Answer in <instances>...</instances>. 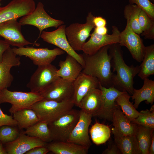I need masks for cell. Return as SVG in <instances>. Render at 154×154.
Segmentation results:
<instances>
[{"label": "cell", "mask_w": 154, "mask_h": 154, "mask_svg": "<svg viewBox=\"0 0 154 154\" xmlns=\"http://www.w3.org/2000/svg\"><path fill=\"white\" fill-rule=\"evenodd\" d=\"M35 8L33 0H13L6 5L0 7V24L27 15Z\"/></svg>", "instance_id": "14"}, {"label": "cell", "mask_w": 154, "mask_h": 154, "mask_svg": "<svg viewBox=\"0 0 154 154\" xmlns=\"http://www.w3.org/2000/svg\"><path fill=\"white\" fill-rule=\"evenodd\" d=\"M20 130L26 129L40 120L35 111L31 108H25L17 111L13 114Z\"/></svg>", "instance_id": "27"}, {"label": "cell", "mask_w": 154, "mask_h": 154, "mask_svg": "<svg viewBox=\"0 0 154 154\" xmlns=\"http://www.w3.org/2000/svg\"><path fill=\"white\" fill-rule=\"evenodd\" d=\"M131 98L134 100L133 106L136 109L144 101L147 104H152L154 101V81L148 78L144 79L142 87L139 89L134 88Z\"/></svg>", "instance_id": "24"}, {"label": "cell", "mask_w": 154, "mask_h": 154, "mask_svg": "<svg viewBox=\"0 0 154 154\" xmlns=\"http://www.w3.org/2000/svg\"><path fill=\"white\" fill-rule=\"evenodd\" d=\"M99 88L101 91V105L99 110L93 117L112 121L114 111L119 106L116 100L124 91H121L113 86L106 88L100 84Z\"/></svg>", "instance_id": "12"}, {"label": "cell", "mask_w": 154, "mask_h": 154, "mask_svg": "<svg viewBox=\"0 0 154 154\" xmlns=\"http://www.w3.org/2000/svg\"><path fill=\"white\" fill-rule=\"evenodd\" d=\"M97 33L102 35L107 34L108 30L107 28L105 27H95L94 30Z\"/></svg>", "instance_id": "44"}, {"label": "cell", "mask_w": 154, "mask_h": 154, "mask_svg": "<svg viewBox=\"0 0 154 154\" xmlns=\"http://www.w3.org/2000/svg\"><path fill=\"white\" fill-rule=\"evenodd\" d=\"M111 132L108 126L98 122L92 125L90 130L92 141L97 145L106 143L110 137Z\"/></svg>", "instance_id": "33"}, {"label": "cell", "mask_w": 154, "mask_h": 154, "mask_svg": "<svg viewBox=\"0 0 154 154\" xmlns=\"http://www.w3.org/2000/svg\"><path fill=\"white\" fill-rule=\"evenodd\" d=\"M112 28L111 34L100 35L94 30L90 35L89 39L85 42L82 46V50L83 53L88 55H92L105 46L119 43L120 32L117 27L113 26Z\"/></svg>", "instance_id": "15"}, {"label": "cell", "mask_w": 154, "mask_h": 154, "mask_svg": "<svg viewBox=\"0 0 154 154\" xmlns=\"http://www.w3.org/2000/svg\"><path fill=\"white\" fill-rule=\"evenodd\" d=\"M94 16L89 12L84 24L73 23L66 27L65 34L68 42L75 51L82 50V46L90 33L95 27L93 22Z\"/></svg>", "instance_id": "6"}, {"label": "cell", "mask_w": 154, "mask_h": 154, "mask_svg": "<svg viewBox=\"0 0 154 154\" xmlns=\"http://www.w3.org/2000/svg\"><path fill=\"white\" fill-rule=\"evenodd\" d=\"M152 3H154V0H150Z\"/></svg>", "instance_id": "47"}, {"label": "cell", "mask_w": 154, "mask_h": 154, "mask_svg": "<svg viewBox=\"0 0 154 154\" xmlns=\"http://www.w3.org/2000/svg\"><path fill=\"white\" fill-rule=\"evenodd\" d=\"M57 70L51 64L38 66L31 77L27 87L30 92L39 93L59 77L57 75Z\"/></svg>", "instance_id": "9"}, {"label": "cell", "mask_w": 154, "mask_h": 154, "mask_svg": "<svg viewBox=\"0 0 154 154\" xmlns=\"http://www.w3.org/2000/svg\"><path fill=\"white\" fill-rule=\"evenodd\" d=\"M98 79L82 72L73 82L74 92L72 98L74 106L79 107L83 97L92 89L99 88Z\"/></svg>", "instance_id": "20"}, {"label": "cell", "mask_w": 154, "mask_h": 154, "mask_svg": "<svg viewBox=\"0 0 154 154\" xmlns=\"http://www.w3.org/2000/svg\"><path fill=\"white\" fill-rule=\"evenodd\" d=\"M141 9L137 5L129 4L125 7L123 15L129 27L138 35L142 32L138 23V19Z\"/></svg>", "instance_id": "31"}, {"label": "cell", "mask_w": 154, "mask_h": 154, "mask_svg": "<svg viewBox=\"0 0 154 154\" xmlns=\"http://www.w3.org/2000/svg\"><path fill=\"white\" fill-rule=\"evenodd\" d=\"M47 143L22 132L15 140L5 144L4 147L7 154H23L35 147L46 146Z\"/></svg>", "instance_id": "19"}, {"label": "cell", "mask_w": 154, "mask_h": 154, "mask_svg": "<svg viewBox=\"0 0 154 154\" xmlns=\"http://www.w3.org/2000/svg\"><path fill=\"white\" fill-rule=\"evenodd\" d=\"M138 23L143 32L154 25V20L150 18L145 12L141 10L139 16Z\"/></svg>", "instance_id": "37"}, {"label": "cell", "mask_w": 154, "mask_h": 154, "mask_svg": "<svg viewBox=\"0 0 154 154\" xmlns=\"http://www.w3.org/2000/svg\"><path fill=\"white\" fill-rule=\"evenodd\" d=\"M17 126L4 125L0 127V141L3 143L12 142L16 139L21 132Z\"/></svg>", "instance_id": "35"}, {"label": "cell", "mask_w": 154, "mask_h": 154, "mask_svg": "<svg viewBox=\"0 0 154 154\" xmlns=\"http://www.w3.org/2000/svg\"><path fill=\"white\" fill-rule=\"evenodd\" d=\"M10 46L5 40H0V63L2 61L4 53Z\"/></svg>", "instance_id": "43"}, {"label": "cell", "mask_w": 154, "mask_h": 154, "mask_svg": "<svg viewBox=\"0 0 154 154\" xmlns=\"http://www.w3.org/2000/svg\"><path fill=\"white\" fill-rule=\"evenodd\" d=\"M44 5L39 2L35 10L31 13L23 16L19 21L22 25H30L37 27L39 31L38 38L43 30L50 27L57 28L64 23L62 20L54 19L46 12Z\"/></svg>", "instance_id": "8"}, {"label": "cell", "mask_w": 154, "mask_h": 154, "mask_svg": "<svg viewBox=\"0 0 154 154\" xmlns=\"http://www.w3.org/2000/svg\"><path fill=\"white\" fill-rule=\"evenodd\" d=\"M80 110L72 109L48 123L52 141H67L79 118Z\"/></svg>", "instance_id": "5"}, {"label": "cell", "mask_w": 154, "mask_h": 154, "mask_svg": "<svg viewBox=\"0 0 154 154\" xmlns=\"http://www.w3.org/2000/svg\"><path fill=\"white\" fill-rule=\"evenodd\" d=\"M12 48L9 47L3 53L0 63V91L10 87L13 80L10 70L13 66H19L20 58L17 56Z\"/></svg>", "instance_id": "18"}, {"label": "cell", "mask_w": 154, "mask_h": 154, "mask_svg": "<svg viewBox=\"0 0 154 154\" xmlns=\"http://www.w3.org/2000/svg\"><path fill=\"white\" fill-rule=\"evenodd\" d=\"M3 144L2 142L0 141V154H7Z\"/></svg>", "instance_id": "46"}, {"label": "cell", "mask_w": 154, "mask_h": 154, "mask_svg": "<svg viewBox=\"0 0 154 154\" xmlns=\"http://www.w3.org/2000/svg\"><path fill=\"white\" fill-rule=\"evenodd\" d=\"M60 68L57 71L58 77L70 81H74L83 69L82 66L74 57L68 54L64 60L59 62Z\"/></svg>", "instance_id": "22"}, {"label": "cell", "mask_w": 154, "mask_h": 154, "mask_svg": "<svg viewBox=\"0 0 154 154\" xmlns=\"http://www.w3.org/2000/svg\"><path fill=\"white\" fill-rule=\"evenodd\" d=\"M22 25L17 19L9 20L0 24V37L10 45L22 47L29 44L38 46L39 44L27 40L21 31Z\"/></svg>", "instance_id": "16"}, {"label": "cell", "mask_w": 154, "mask_h": 154, "mask_svg": "<svg viewBox=\"0 0 154 154\" xmlns=\"http://www.w3.org/2000/svg\"><path fill=\"white\" fill-rule=\"evenodd\" d=\"M17 124L13 116L4 114L0 108V127L4 125L17 126Z\"/></svg>", "instance_id": "38"}, {"label": "cell", "mask_w": 154, "mask_h": 154, "mask_svg": "<svg viewBox=\"0 0 154 154\" xmlns=\"http://www.w3.org/2000/svg\"><path fill=\"white\" fill-rule=\"evenodd\" d=\"M73 82L59 77L39 93L46 100L60 102L72 99Z\"/></svg>", "instance_id": "10"}, {"label": "cell", "mask_w": 154, "mask_h": 154, "mask_svg": "<svg viewBox=\"0 0 154 154\" xmlns=\"http://www.w3.org/2000/svg\"><path fill=\"white\" fill-rule=\"evenodd\" d=\"M49 151L46 146L35 147L26 152L25 154H46Z\"/></svg>", "instance_id": "40"}, {"label": "cell", "mask_w": 154, "mask_h": 154, "mask_svg": "<svg viewBox=\"0 0 154 154\" xmlns=\"http://www.w3.org/2000/svg\"><path fill=\"white\" fill-rule=\"evenodd\" d=\"M140 65V70L138 76L141 79L148 78L154 74V44L145 46L144 56Z\"/></svg>", "instance_id": "28"}, {"label": "cell", "mask_w": 154, "mask_h": 154, "mask_svg": "<svg viewBox=\"0 0 154 154\" xmlns=\"http://www.w3.org/2000/svg\"><path fill=\"white\" fill-rule=\"evenodd\" d=\"M17 55L24 56L31 60L35 65L39 66L51 64L58 55L65 52L58 48L52 49L48 48H35L27 46L12 48Z\"/></svg>", "instance_id": "7"}, {"label": "cell", "mask_w": 154, "mask_h": 154, "mask_svg": "<svg viewBox=\"0 0 154 154\" xmlns=\"http://www.w3.org/2000/svg\"><path fill=\"white\" fill-rule=\"evenodd\" d=\"M109 142L108 147L102 152L103 154H121L120 150L114 141Z\"/></svg>", "instance_id": "39"}, {"label": "cell", "mask_w": 154, "mask_h": 154, "mask_svg": "<svg viewBox=\"0 0 154 154\" xmlns=\"http://www.w3.org/2000/svg\"><path fill=\"white\" fill-rule=\"evenodd\" d=\"M42 100V97L39 93L12 91L7 88L0 91V104L5 103L10 104L11 106L9 111L12 114L23 109L31 108L34 104Z\"/></svg>", "instance_id": "4"}, {"label": "cell", "mask_w": 154, "mask_h": 154, "mask_svg": "<svg viewBox=\"0 0 154 154\" xmlns=\"http://www.w3.org/2000/svg\"><path fill=\"white\" fill-rule=\"evenodd\" d=\"M119 44L125 46L137 61L141 62L143 61L145 46L139 35L131 29L127 22L124 29L120 33Z\"/></svg>", "instance_id": "13"}, {"label": "cell", "mask_w": 154, "mask_h": 154, "mask_svg": "<svg viewBox=\"0 0 154 154\" xmlns=\"http://www.w3.org/2000/svg\"><path fill=\"white\" fill-rule=\"evenodd\" d=\"M101 96V91L99 88L92 89L82 98L79 107L93 117L100 108Z\"/></svg>", "instance_id": "25"}, {"label": "cell", "mask_w": 154, "mask_h": 154, "mask_svg": "<svg viewBox=\"0 0 154 154\" xmlns=\"http://www.w3.org/2000/svg\"><path fill=\"white\" fill-rule=\"evenodd\" d=\"M66 27L65 25H62L52 31H42L40 37L45 42L57 46L74 57L83 68L84 64L82 54L77 53L70 46L65 34Z\"/></svg>", "instance_id": "11"}, {"label": "cell", "mask_w": 154, "mask_h": 154, "mask_svg": "<svg viewBox=\"0 0 154 154\" xmlns=\"http://www.w3.org/2000/svg\"><path fill=\"white\" fill-rule=\"evenodd\" d=\"M92 115L80 110L78 121L67 141L89 149L92 145L89 135V128L92 117Z\"/></svg>", "instance_id": "17"}, {"label": "cell", "mask_w": 154, "mask_h": 154, "mask_svg": "<svg viewBox=\"0 0 154 154\" xmlns=\"http://www.w3.org/2000/svg\"><path fill=\"white\" fill-rule=\"evenodd\" d=\"M137 125L135 136L138 142L140 154H149L154 128Z\"/></svg>", "instance_id": "30"}, {"label": "cell", "mask_w": 154, "mask_h": 154, "mask_svg": "<svg viewBox=\"0 0 154 154\" xmlns=\"http://www.w3.org/2000/svg\"><path fill=\"white\" fill-rule=\"evenodd\" d=\"M121 46L119 43L110 45L109 53L111 57L112 67L116 72L113 79V86L121 91H126L129 95L133 93V79L138 73L140 66L127 65L123 59Z\"/></svg>", "instance_id": "2"}, {"label": "cell", "mask_w": 154, "mask_h": 154, "mask_svg": "<svg viewBox=\"0 0 154 154\" xmlns=\"http://www.w3.org/2000/svg\"><path fill=\"white\" fill-rule=\"evenodd\" d=\"M74 106L72 99L60 102L42 100L34 104L31 108L40 121L48 123L68 113Z\"/></svg>", "instance_id": "3"}, {"label": "cell", "mask_w": 154, "mask_h": 154, "mask_svg": "<svg viewBox=\"0 0 154 154\" xmlns=\"http://www.w3.org/2000/svg\"><path fill=\"white\" fill-rule=\"evenodd\" d=\"M110 45L105 46L95 53L82 54L84 65L82 72L97 78L103 86H113L115 74L111 70V57L109 53Z\"/></svg>", "instance_id": "1"}, {"label": "cell", "mask_w": 154, "mask_h": 154, "mask_svg": "<svg viewBox=\"0 0 154 154\" xmlns=\"http://www.w3.org/2000/svg\"><path fill=\"white\" fill-rule=\"evenodd\" d=\"M46 146L55 154H87L89 149L73 143L59 141H52L47 143Z\"/></svg>", "instance_id": "23"}, {"label": "cell", "mask_w": 154, "mask_h": 154, "mask_svg": "<svg viewBox=\"0 0 154 154\" xmlns=\"http://www.w3.org/2000/svg\"><path fill=\"white\" fill-rule=\"evenodd\" d=\"M145 39L154 40V25L141 34Z\"/></svg>", "instance_id": "41"}, {"label": "cell", "mask_w": 154, "mask_h": 154, "mask_svg": "<svg viewBox=\"0 0 154 154\" xmlns=\"http://www.w3.org/2000/svg\"><path fill=\"white\" fill-rule=\"evenodd\" d=\"M131 98L129 94L124 91L117 98L116 101L124 115L131 121L138 116L139 112L135 108L133 103L130 101Z\"/></svg>", "instance_id": "32"}, {"label": "cell", "mask_w": 154, "mask_h": 154, "mask_svg": "<svg viewBox=\"0 0 154 154\" xmlns=\"http://www.w3.org/2000/svg\"><path fill=\"white\" fill-rule=\"evenodd\" d=\"M128 1L129 4L137 5L154 20V4L150 0H128Z\"/></svg>", "instance_id": "36"}, {"label": "cell", "mask_w": 154, "mask_h": 154, "mask_svg": "<svg viewBox=\"0 0 154 154\" xmlns=\"http://www.w3.org/2000/svg\"><path fill=\"white\" fill-rule=\"evenodd\" d=\"M154 154V135L152 137L151 143L149 150V154Z\"/></svg>", "instance_id": "45"}, {"label": "cell", "mask_w": 154, "mask_h": 154, "mask_svg": "<svg viewBox=\"0 0 154 154\" xmlns=\"http://www.w3.org/2000/svg\"><path fill=\"white\" fill-rule=\"evenodd\" d=\"M114 141L122 154H140L135 135H114Z\"/></svg>", "instance_id": "26"}, {"label": "cell", "mask_w": 154, "mask_h": 154, "mask_svg": "<svg viewBox=\"0 0 154 154\" xmlns=\"http://www.w3.org/2000/svg\"><path fill=\"white\" fill-rule=\"evenodd\" d=\"M1 0H0V3L1 2Z\"/></svg>", "instance_id": "48"}, {"label": "cell", "mask_w": 154, "mask_h": 154, "mask_svg": "<svg viewBox=\"0 0 154 154\" xmlns=\"http://www.w3.org/2000/svg\"><path fill=\"white\" fill-rule=\"evenodd\" d=\"M93 22L95 27H105L107 24L106 19L101 16H94Z\"/></svg>", "instance_id": "42"}, {"label": "cell", "mask_w": 154, "mask_h": 154, "mask_svg": "<svg viewBox=\"0 0 154 154\" xmlns=\"http://www.w3.org/2000/svg\"><path fill=\"white\" fill-rule=\"evenodd\" d=\"M112 121L114 135H135L138 125L131 122L119 108L114 110Z\"/></svg>", "instance_id": "21"}, {"label": "cell", "mask_w": 154, "mask_h": 154, "mask_svg": "<svg viewBox=\"0 0 154 154\" xmlns=\"http://www.w3.org/2000/svg\"><path fill=\"white\" fill-rule=\"evenodd\" d=\"M138 116L131 122L137 125L154 128V105H152L150 110L146 109L140 112Z\"/></svg>", "instance_id": "34"}, {"label": "cell", "mask_w": 154, "mask_h": 154, "mask_svg": "<svg viewBox=\"0 0 154 154\" xmlns=\"http://www.w3.org/2000/svg\"><path fill=\"white\" fill-rule=\"evenodd\" d=\"M23 133L28 136L38 138L47 143L52 141L48 123L40 121L25 129Z\"/></svg>", "instance_id": "29"}]
</instances>
